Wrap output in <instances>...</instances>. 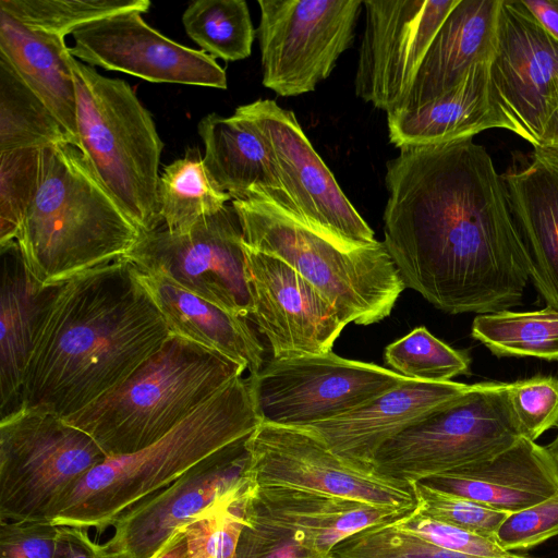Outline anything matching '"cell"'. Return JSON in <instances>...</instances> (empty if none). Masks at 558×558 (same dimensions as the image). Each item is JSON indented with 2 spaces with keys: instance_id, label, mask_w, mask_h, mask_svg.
Segmentation results:
<instances>
[{
  "instance_id": "1",
  "label": "cell",
  "mask_w": 558,
  "mask_h": 558,
  "mask_svg": "<svg viewBox=\"0 0 558 558\" xmlns=\"http://www.w3.org/2000/svg\"><path fill=\"white\" fill-rule=\"evenodd\" d=\"M385 183L383 243L405 288L448 314L522 303L529 254L484 146L469 137L402 148Z\"/></svg>"
},
{
  "instance_id": "2",
  "label": "cell",
  "mask_w": 558,
  "mask_h": 558,
  "mask_svg": "<svg viewBox=\"0 0 558 558\" xmlns=\"http://www.w3.org/2000/svg\"><path fill=\"white\" fill-rule=\"evenodd\" d=\"M170 333L124 258L59 283L34 336L19 410L73 415L125 380Z\"/></svg>"
},
{
  "instance_id": "3",
  "label": "cell",
  "mask_w": 558,
  "mask_h": 558,
  "mask_svg": "<svg viewBox=\"0 0 558 558\" xmlns=\"http://www.w3.org/2000/svg\"><path fill=\"white\" fill-rule=\"evenodd\" d=\"M142 233L78 147L62 143L40 150L38 187L15 239L39 282L59 284L119 260Z\"/></svg>"
},
{
  "instance_id": "4",
  "label": "cell",
  "mask_w": 558,
  "mask_h": 558,
  "mask_svg": "<svg viewBox=\"0 0 558 558\" xmlns=\"http://www.w3.org/2000/svg\"><path fill=\"white\" fill-rule=\"evenodd\" d=\"M259 423L248 378L239 376L156 442L133 453L108 457L94 466L51 523L101 534L125 510L250 435Z\"/></svg>"
},
{
  "instance_id": "5",
  "label": "cell",
  "mask_w": 558,
  "mask_h": 558,
  "mask_svg": "<svg viewBox=\"0 0 558 558\" xmlns=\"http://www.w3.org/2000/svg\"><path fill=\"white\" fill-rule=\"evenodd\" d=\"M246 368L171 332L125 380L63 418L86 433L107 457L156 442Z\"/></svg>"
},
{
  "instance_id": "6",
  "label": "cell",
  "mask_w": 558,
  "mask_h": 558,
  "mask_svg": "<svg viewBox=\"0 0 558 558\" xmlns=\"http://www.w3.org/2000/svg\"><path fill=\"white\" fill-rule=\"evenodd\" d=\"M243 242L296 270L348 325L368 326L388 317L405 286L385 244L350 248L308 228L276 204L233 199Z\"/></svg>"
},
{
  "instance_id": "7",
  "label": "cell",
  "mask_w": 558,
  "mask_h": 558,
  "mask_svg": "<svg viewBox=\"0 0 558 558\" xmlns=\"http://www.w3.org/2000/svg\"><path fill=\"white\" fill-rule=\"evenodd\" d=\"M76 92L77 147L142 232L162 228L159 165L163 143L150 112L119 78L70 59Z\"/></svg>"
},
{
  "instance_id": "8",
  "label": "cell",
  "mask_w": 558,
  "mask_h": 558,
  "mask_svg": "<svg viewBox=\"0 0 558 558\" xmlns=\"http://www.w3.org/2000/svg\"><path fill=\"white\" fill-rule=\"evenodd\" d=\"M108 457L52 414L19 410L0 421V521L52 522L76 484Z\"/></svg>"
},
{
  "instance_id": "9",
  "label": "cell",
  "mask_w": 558,
  "mask_h": 558,
  "mask_svg": "<svg viewBox=\"0 0 558 558\" xmlns=\"http://www.w3.org/2000/svg\"><path fill=\"white\" fill-rule=\"evenodd\" d=\"M506 383H480L424 416L377 452L373 469L420 482L493 457L522 437Z\"/></svg>"
},
{
  "instance_id": "10",
  "label": "cell",
  "mask_w": 558,
  "mask_h": 558,
  "mask_svg": "<svg viewBox=\"0 0 558 558\" xmlns=\"http://www.w3.org/2000/svg\"><path fill=\"white\" fill-rule=\"evenodd\" d=\"M245 447L248 461L244 475L252 492L415 508L408 483L342 459L305 428L259 423Z\"/></svg>"
},
{
  "instance_id": "11",
  "label": "cell",
  "mask_w": 558,
  "mask_h": 558,
  "mask_svg": "<svg viewBox=\"0 0 558 558\" xmlns=\"http://www.w3.org/2000/svg\"><path fill=\"white\" fill-rule=\"evenodd\" d=\"M260 423L303 428L354 411L407 377L332 351L274 359L248 377Z\"/></svg>"
},
{
  "instance_id": "12",
  "label": "cell",
  "mask_w": 558,
  "mask_h": 558,
  "mask_svg": "<svg viewBox=\"0 0 558 558\" xmlns=\"http://www.w3.org/2000/svg\"><path fill=\"white\" fill-rule=\"evenodd\" d=\"M263 85L279 96L315 90L349 49L362 0H258Z\"/></svg>"
},
{
  "instance_id": "13",
  "label": "cell",
  "mask_w": 558,
  "mask_h": 558,
  "mask_svg": "<svg viewBox=\"0 0 558 558\" xmlns=\"http://www.w3.org/2000/svg\"><path fill=\"white\" fill-rule=\"evenodd\" d=\"M122 258L232 314L248 317L252 312L243 231L232 204L185 233L143 232Z\"/></svg>"
},
{
  "instance_id": "14",
  "label": "cell",
  "mask_w": 558,
  "mask_h": 558,
  "mask_svg": "<svg viewBox=\"0 0 558 558\" xmlns=\"http://www.w3.org/2000/svg\"><path fill=\"white\" fill-rule=\"evenodd\" d=\"M269 145L295 219L350 248L375 243L374 231L339 186L293 111L270 99L239 106Z\"/></svg>"
},
{
  "instance_id": "15",
  "label": "cell",
  "mask_w": 558,
  "mask_h": 558,
  "mask_svg": "<svg viewBox=\"0 0 558 558\" xmlns=\"http://www.w3.org/2000/svg\"><path fill=\"white\" fill-rule=\"evenodd\" d=\"M252 434V433H251ZM250 434V435H251ZM245 436L125 510L104 544L112 558H150L180 527L247 492Z\"/></svg>"
},
{
  "instance_id": "16",
  "label": "cell",
  "mask_w": 558,
  "mask_h": 558,
  "mask_svg": "<svg viewBox=\"0 0 558 558\" xmlns=\"http://www.w3.org/2000/svg\"><path fill=\"white\" fill-rule=\"evenodd\" d=\"M460 0H365L355 95L390 113L407 96L440 26Z\"/></svg>"
},
{
  "instance_id": "17",
  "label": "cell",
  "mask_w": 558,
  "mask_h": 558,
  "mask_svg": "<svg viewBox=\"0 0 558 558\" xmlns=\"http://www.w3.org/2000/svg\"><path fill=\"white\" fill-rule=\"evenodd\" d=\"M244 253L250 316L274 359L330 352L347 326L333 305L283 260L245 244Z\"/></svg>"
},
{
  "instance_id": "18",
  "label": "cell",
  "mask_w": 558,
  "mask_h": 558,
  "mask_svg": "<svg viewBox=\"0 0 558 558\" xmlns=\"http://www.w3.org/2000/svg\"><path fill=\"white\" fill-rule=\"evenodd\" d=\"M72 57L154 83H175L226 89L225 70L202 50L171 40L148 25L140 12L111 15L72 34Z\"/></svg>"
},
{
  "instance_id": "19",
  "label": "cell",
  "mask_w": 558,
  "mask_h": 558,
  "mask_svg": "<svg viewBox=\"0 0 558 558\" xmlns=\"http://www.w3.org/2000/svg\"><path fill=\"white\" fill-rule=\"evenodd\" d=\"M492 81L525 141L538 147L558 109V40L522 0H502Z\"/></svg>"
},
{
  "instance_id": "20",
  "label": "cell",
  "mask_w": 558,
  "mask_h": 558,
  "mask_svg": "<svg viewBox=\"0 0 558 558\" xmlns=\"http://www.w3.org/2000/svg\"><path fill=\"white\" fill-rule=\"evenodd\" d=\"M472 385L408 378L367 404L339 417L303 427L342 459L373 469L381 447L401 432L459 398Z\"/></svg>"
},
{
  "instance_id": "21",
  "label": "cell",
  "mask_w": 558,
  "mask_h": 558,
  "mask_svg": "<svg viewBox=\"0 0 558 558\" xmlns=\"http://www.w3.org/2000/svg\"><path fill=\"white\" fill-rule=\"evenodd\" d=\"M490 63L475 64L440 97L412 110L387 113L389 141L396 147L437 145L473 137L489 129L525 134L496 92Z\"/></svg>"
},
{
  "instance_id": "22",
  "label": "cell",
  "mask_w": 558,
  "mask_h": 558,
  "mask_svg": "<svg viewBox=\"0 0 558 558\" xmlns=\"http://www.w3.org/2000/svg\"><path fill=\"white\" fill-rule=\"evenodd\" d=\"M530 259V280L558 311V148L534 147L501 174Z\"/></svg>"
},
{
  "instance_id": "23",
  "label": "cell",
  "mask_w": 558,
  "mask_h": 558,
  "mask_svg": "<svg viewBox=\"0 0 558 558\" xmlns=\"http://www.w3.org/2000/svg\"><path fill=\"white\" fill-rule=\"evenodd\" d=\"M420 482L505 513L558 494V470L548 451L523 436L493 457Z\"/></svg>"
},
{
  "instance_id": "24",
  "label": "cell",
  "mask_w": 558,
  "mask_h": 558,
  "mask_svg": "<svg viewBox=\"0 0 558 558\" xmlns=\"http://www.w3.org/2000/svg\"><path fill=\"white\" fill-rule=\"evenodd\" d=\"M205 168L233 199H266L295 215L265 137L238 107L230 117L209 113L197 125Z\"/></svg>"
},
{
  "instance_id": "25",
  "label": "cell",
  "mask_w": 558,
  "mask_h": 558,
  "mask_svg": "<svg viewBox=\"0 0 558 558\" xmlns=\"http://www.w3.org/2000/svg\"><path fill=\"white\" fill-rule=\"evenodd\" d=\"M501 1H459L434 37L407 96L395 111L412 110L440 97L475 64L493 61Z\"/></svg>"
},
{
  "instance_id": "26",
  "label": "cell",
  "mask_w": 558,
  "mask_h": 558,
  "mask_svg": "<svg viewBox=\"0 0 558 558\" xmlns=\"http://www.w3.org/2000/svg\"><path fill=\"white\" fill-rule=\"evenodd\" d=\"M245 509L256 519L286 530L316 556L328 555L360 531L390 522L413 510L341 497L252 492L248 488Z\"/></svg>"
},
{
  "instance_id": "27",
  "label": "cell",
  "mask_w": 558,
  "mask_h": 558,
  "mask_svg": "<svg viewBox=\"0 0 558 558\" xmlns=\"http://www.w3.org/2000/svg\"><path fill=\"white\" fill-rule=\"evenodd\" d=\"M1 247L0 412L20 409L25 371L34 336L58 284L45 286L28 269L16 241Z\"/></svg>"
},
{
  "instance_id": "28",
  "label": "cell",
  "mask_w": 558,
  "mask_h": 558,
  "mask_svg": "<svg viewBox=\"0 0 558 558\" xmlns=\"http://www.w3.org/2000/svg\"><path fill=\"white\" fill-rule=\"evenodd\" d=\"M135 274L171 332L223 354L243 365L250 375L264 366L265 349L247 317L225 311L162 276L136 268Z\"/></svg>"
},
{
  "instance_id": "29",
  "label": "cell",
  "mask_w": 558,
  "mask_h": 558,
  "mask_svg": "<svg viewBox=\"0 0 558 558\" xmlns=\"http://www.w3.org/2000/svg\"><path fill=\"white\" fill-rule=\"evenodd\" d=\"M0 56L49 108L77 147L76 92L64 38L32 29L0 10Z\"/></svg>"
},
{
  "instance_id": "30",
  "label": "cell",
  "mask_w": 558,
  "mask_h": 558,
  "mask_svg": "<svg viewBox=\"0 0 558 558\" xmlns=\"http://www.w3.org/2000/svg\"><path fill=\"white\" fill-rule=\"evenodd\" d=\"M159 215L163 229L185 233L199 220L219 213L231 196L208 174L198 150L165 166L160 173Z\"/></svg>"
},
{
  "instance_id": "31",
  "label": "cell",
  "mask_w": 558,
  "mask_h": 558,
  "mask_svg": "<svg viewBox=\"0 0 558 558\" xmlns=\"http://www.w3.org/2000/svg\"><path fill=\"white\" fill-rule=\"evenodd\" d=\"M74 141L40 98L0 56V153Z\"/></svg>"
},
{
  "instance_id": "32",
  "label": "cell",
  "mask_w": 558,
  "mask_h": 558,
  "mask_svg": "<svg viewBox=\"0 0 558 558\" xmlns=\"http://www.w3.org/2000/svg\"><path fill=\"white\" fill-rule=\"evenodd\" d=\"M471 336L497 356L558 360V311H537L477 315Z\"/></svg>"
},
{
  "instance_id": "33",
  "label": "cell",
  "mask_w": 558,
  "mask_h": 558,
  "mask_svg": "<svg viewBox=\"0 0 558 558\" xmlns=\"http://www.w3.org/2000/svg\"><path fill=\"white\" fill-rule=\"evenodd\" d=\"M187 36L202 51L225 61H239L252 52L256 36L244 0H197L182 14Z\"/></svg>"
},
{
  "instance_id": "34",
  "label": "cell",
  "mask_w": 558,
  "mask_h": 558,
  "mask_svg": "<svg viewBox=\"0 0 558 558\" xmlns=\"http://www.w3.org/2000/svg\"><path fill=\"white\" fill-rule=\"evenodd\" d=\"M150 5L149 0H0V10L25 26L62 38L111 15L147 13Z\"/></svg>"
},
{
  "instance_id": "35",
  "label": "cell",
  "mask_w": 558,
  "mask_h": 558,
  "mask_svg": "<svg viewBox=\"0 0 558 558\" xmlns=\"http://www.w3.org/2000/svg\"><path fill=\"white\" fill-rule=\"evenodd\" d=\"M384 360L399 375L425 381H450L469 374L471 359L432 335L424 326L385 348Z\"/></svg>"
},
{
  "instance_id": "36",
  "label": "cell",
  "mask_w": 558,
  "mask_h": 558,
  "mask_svg": "<svg viewBox=\"0 0 558 558\" xmlns=\"http://www.w3.org/2000/svg\"><path fill=\"white\" fill-rule=\"evenodd\" d=\"M40 150L0 153V245L15 241L38 187Z\"/></svg>"
},
{
  "instance_id": "37",
  "label": "cell",
  "mask_w": 558,
  "mask_h": 558,
  "mask_svg": "<svg viewBox=\"0 0 558 558\" xmlns=\"http://www.w3.org/2000/svg\"><path fill=\"white\" fill-rule=\"evenodd\" d=\"M410 486L415 509L420 513L480 535L495 538L497 530L509 514L423 482H414Z\"/></svg>"
},
{
  "instance_id": "38",
  "label": "cell",
  "mask_w": 558,
  "mask_h": 558,
  "mask_svg": "<svg viewBox=\"0 0 558 558\" xmlns=\"http://www.w3.org/2000/svg\"><path fill=\"white\" fill-rule=\"evenodd\" d=\"M246 494L183 526L187 558H236L239 539L246 523Z\"/></svg>"
},
{
  "instance_id": "39",
  "label": "cell",
  "mask_w": 558,
  "mask_h": 558,
  "mask_svg": "<svg viewBox=\"0 0 558 558\" xmlns=\"http://www.w3.org/2000/svg\"><path fill=\"white\" fill-rule=\"evenodd\" d=\"M507 393L519 430L536 441L558 427V378L536 375L508 384Z\"/></svg>"
},
{
  "instance_id": "40",
  "label": "cell",
  "mask_w": 558,
  "mask_h": 558,
  "mask_svg": "<svg viewBox=\"0 0 558 558\" xmlns=\"http://www.w3.org/2000/svg\"><path fill=\"white\" fill-rule=\"evenodd\" d=\"M390 524L438 547L459 554L486 558H502L512 554L501 548L493 537L437 521L420 513L416 509L390 521Z\"/></svg>"
},
{
  "instance_id": "41",
  "label": "cell",
  "mask_w": 558,
  "mask_h": 558,
  "mask_svg": "<svg viewBox=\"0 0 558 558\" xmlns=\"http://www.w3.org/2000/svg\"><path fill=\"white\" fill-rule=\"evenodd\" d=\"M558 535V494L523 510L509 513L495 538L507 551L532 549Z\"/></svg>"
},
{
  "instance_id": "42",
  "label": "cell",
  "mask_w": 558,
  "mask_h": 558,
  "mask_svg": "<svg viewBox=\"0 0 558 558\" xmlns=\"http://www.w3.org/2000/svg\"><path fill=\"white\" fill-rule=\"evenodd\" d=\"M246 523L242 530L236 558H315L286 530L270 525L250 514L244 506Z\"/></svg>"
},
{
  "instance_id": "43",
  "label": "cell",
  "mask_w": 558,
  "mask_h": 558,
  "mask_svg": "<svg viewBox=\"0 0 558 558\" xmlns=\"http://www.w3.org/2000/svg\"><path fill=\"white\" fill-rule=\"evenodd\" d=\"M58 525L0 521V558H54Z\"/></svg>"
},
{
  "instance_id": "44",
  "label": "cell",
  "mask_w": 558,
  "mask_h": 558,
  "mask_svg": "<svg viewBox=\"0 0 558 558\" xmlns=\"http://www.w3.org/2000/svg\"><path fill=\"white\" fill-rule=\"evenodd\" d=\"M54 558H112L104 544L93 541L85 529L58 525Z\"/></svg>"
},
{
  "instance_id": "45",
  "label": "cell",
  "mask_w": 558,
  "mask_h": 558,
  "mask_svg": "<svg viewBox=\"0 0 558 558\" xmlns=\"http://www.w3.org/2000/svg\"><path fill=\"white\" fill-rule=\"evenodd\" d=\"M522 3L558 40V0H522Z\"/></svg>"
},
{
  "instance_id": "46",
  "label": "cell",
  "mask_w": 558,
  "mask_h": 558,
  "mask_svg": "<svg viewBox=\"0 0 558 558\" xmlns=\"http://www.w3.org/2000/svg\"><path fill=\"white\" fill-rule=\"evenodd\" d=\"M150 558H187V543L183 527L178 529Z\"/></svg>"
},
{
  "instance_id": "47",
  "label": "cell",
  "mask_w": 558,
  "mask_h": 558,
  "mask_svg": "<svg viewBox=\"0 0 558 558\" xmlns=\"http://www.w3.org/2000/svg\"><path fill=\"white\" fill-rule=\"evenodd\" d=\"M538 147L558 148V109L549 119Z\"/></svg>"
},
{
  "instance_id": "48",
  "label": "cell",
  "mask_w": 558,
  "mask_h": 558,
  "mask_svg": "<svg viewBox=\"0 0 558 558\" xmlns=\"http://www.w3.org/2000/svg\"><path fill=\"white\" fill-rule=\"evenodd\" d=\"M545 448L548 451L549 456L551 457V459L558 470V434L550 444L545 446Z\"/></svg>"
},
{
  "instance_id": "49",
  "label": "cell",
  "mask_w": 558,
  "mask_h": 558,
  "mask_svg": "<svg viewBox=\"0 0 558 558\" xmlns=\"http://www.w3.org/2000/svg\"><path fill=\"white\" fill-rule=\"evenodd\" d=\"M315 558H338V557L335 556L332 553H330L328 555H324V556H319V557H315Z\"/></svg>"
}]
</instances>
